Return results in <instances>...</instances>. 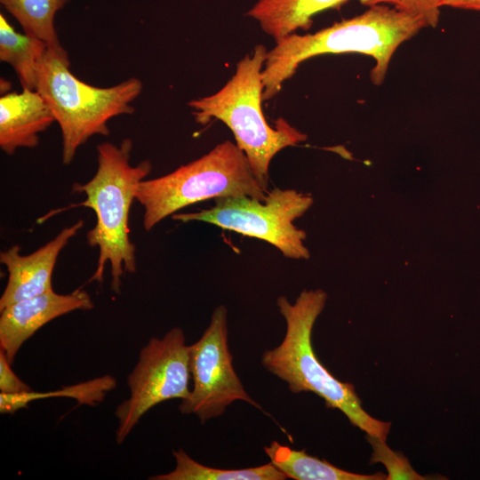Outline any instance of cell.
<instances>
[{
	"label": "cell",
	"instance_id": "1",
	"mask_svg": "<svg viewBox=\"0 0 480 480\" xmlns=\"http://www.w3.org/2000/svg\"><path fill=\"white\" fill-rule=\"evenodd\" d=\"M427 28L420 19L394 6L379 4L357 16L313 34H291L268 51L262 69V100H268L281 90L300 63L322 54L356 52L371 56L375 65L370 79L375 85L386 77L390 60L404 42Z\"/></svg>",
	"mask_w": 480,
	"mask_h": 480
},
{
	"label": "cell",
	"instance_id": "2",
	"mask_svg": "<svg viewBox=\"0 0 480 480\" xmlns=\"http://www.w3.org/2000/svg\"><path fill=\"white\" fill-rule=\"evenodd\" d=\"M326 300L321 289L302 291L293 303L279 296L276 304L286 323L285 335L277 347L263 353L261 364L284 380L291 392L315 393L324 400L326 407L343 412L352 425L386 441L391 423L367 413L354 386L332 375L314 352L312 330Z\"/></svg>",
	"mask_w": 480,
	"mask_h": 480
},
{
	"label": "cell",
	"instance_id": "3",
	"mask_svg": "<svg viewBox=\"0 0 480 480\" xmlns=\"http://www.w3.org/2000/svg\"><path fill=\"white\" fill-rule=\"evenodd\" d=\"M132 149V141L128 138L119 146L99 144L94 176L84 184L76 182L72 187L73 192L86 196L78 205L91 208L96 214V224L86 234L88 244L99 248L97 268L89 282L101 283L105 266L109 263L111 288L116 293L120 292L122 276L136 271V247L129 236V213L140 181L152 169L149 160L131 165Z\"/></svg>",
	"mask_w": 480,
	"mask_h": 480
},
{
	"label": "cell",
	"instance_id": "4",
	"mask_svg": "<svg viewBox=\"0 0 480 480\" xmlns=\"http://www.w3.org/2000/svg\"><path fill=\"white\" fill-rule=\"evenodd\" d=\"M267 52L263 44L256 45L252 55L246 54L238 61L234 76L220 91L188 103L196 123L206 124L215 118L232 131L236 144L245 154L265 192L268 191L272 158L307 139L283 117L272 127L263 115L262 69Z\"/></svg>",
	"mask_w": 480,
	"mask_h": 480
},
{
	"label": "cell",
	"instance_id": "5",
	"mask_svg": "<svg viewBox=\"0 0 480 480\" xmlns=\"http://www.w3.org/2000/svg\"><path fill=\"white\" fill-rule=\"evenodd\" d=\"M68 52L47 47L37 65L36 90L50 107L62 137V163L72 162L77 148L95 134L108 136L111 118L132 114L131 103L142 91V83L131 77L106 88L79 80L69 69Z\"/></svg>",
	"mask_w": 480,
	"mask_h": 480
},
{
	"label": "cell",
	"instance_id": "6",
	"mask_svg": "<svg viewBox=\"0 0 480 480\" xmlns=\"http://www.w3.org/2000/svg\"><path fill=\"white\" fill-rule=\"evenodd\" d=\"M245 154L231 140L175 171L140 181L136 200L144 208L143 227L151 230L167 216L208 199L248 196L265 200Z\"/></svg>",
	"mask_w": 480,
	"mask_h": 480
},
{
	"label": "cell",
	"instance_id": "7",
	"mask_svg": "<svg viewBox=\"0 0 480 480\" xmlns=\"http://www.w3.org/2000/svg\"><path fill=\"white\" fill-rule=\"evenodd\" d=\"M308 194L295 189L275 188L265 200L248 196H223L214 199V205L197 212H176L172 215L182 222L202 221L223 229L263 240L288 259H308L304 244L305 231L294 220L312 205Z\"/></svg>",
	"mask_w": 480,
	"mask_h": 480
},
{
	"label": "cell",
	"instance_id": "8",
	"mask_svg": "<svg viewBox=\"0 0 480 480\" xmlns=\"http://www.w3.org/2000/svg\"><path fill=\"white\" fill-rule=\"evenodd\" d=\"M181 328L173 327L163 338H151L139 354L127 377L130 396L116 409V441L124 443L140 418L158 404L188 398L191 378L189 346Z\"/></svg>",
	"mask_w": 480,
	"mask_h": 480
},
{
	"label": "cell",
	"instance_id": "9",
	"mask_svg": "<svg viewBox=\"0 0 480 480\" xmlns=\"http://www.w3.org/2000/svg\"><path fill=\"white\" fill-rule=\"evenodd\" d=\"M228 311L217 307L201 338L189 346V367L193 387L181 400L182 414H195L201 423L223 414L232 403L244 401L261 409L244 389L233 366L228 342Z\"/></svg>",
	"mask_w": 480,
	"mask_h": 480
},
{
	"label": "cell",
	"instance_id": "10",
	"mask_svg": "<svg viewBox=\"0 0 480 480\" xmlns=\"http://www.w3.org/2000/svg\"><path fill=\"white\" fill-rule=\"evenodd\" d=\"M90 295L77 289L68 294L53 290L12 303L0 310V350L12 364L22 344L50 321L75 310L93 308Z\"/></svg>",
	"mask_w": 480,
	"mask_h": 480
},
{
	"label": "cell",
	"instance_id": "11",
	"mask_svg": "<svg viewBox=\"0 0 480 480\" xmlns=\"http://www.w3.org/2000/svg\"><path fill=\"white\" fill-rule=\"evenodd\" d=\"M84 223L79 220L64 228L53 239L30 254L21 255L19 245L0 253V261L8 271L7 284L0 298V310L17 301L53 290L52 276L58 256Z\"/></svg>",
	"mask_w": 480,
	"mask_h": 480
},
{
	"label": "cell",
	"instance_id": "12",
	"mask_svg": "<svg viewBox=\"0 0 480 480\" xmlns=\"http://www.w3.org/2000/svg\"><path fill=\"white\" fill-rule=\"evenodd\" d=\"M53 122L54 116L40 93L22 89L0 97V148L13 155L20 148H36L38 134Z\"/></svg>",
	"mask_w": 480,
	"mask_h": 480
},
{
	"label": "cell",
	"instance_id": "13",
	"mask_svg": "<svg viewBox=\"0 0 480 480\" xmlns=\"http://www.w3.org/2000/svg\"><path fill=\"white\" fill-rule=\"evenodd\" d=\"M348 1L257 0L246 14L257 20L261 29L277 42L298 29H309L316 13L338 10Z\"/></svg>",
	"mask_w": 480,
	"mask_h": 480
},
{
	"label": "cell",
	"instance_id": "14",
	"mask_svg": "<svg viewBox=\"0 0 480 480\" xmlns=\"http://www.w3.org/2000/svg\"><path fill=\"white\" fill-rule=\"evenodd\" d=\"M270 462L287 478L296 480H386L387 475L376 473L362 475L337 468L324 460L306 452L305 449L293 450L273 441L264 447Z\"/></svg>",
	"mask_w": 480,
	"mask_h": 480
},
{
	"label": "cell",
	"instance_id": "15",
	"mask_svg": "<svg viewBox=\"0 0 480 480\" xmlns=\"http://www.w3.org/2000/svg\"><path fill=\"white\" fill-rule=\"evenodd\" d=\"M47 47L44 41L17 32L0 14V60L14 68L23 89L36 90L37 65Z\"/></svg>",
	"mask_w": 480,
	"mask_h": 480
},
{
	"label": "cell",
	"instance_id": "16",
	"mask_svg": "<svg viewBox=\"0 0 480 480\" xmlns=\"http://www.w3.org/2000/svg\"><path fill=\"white\" fill-rule=\"evenodd\" d=\"M176 465L167 474L150 480H284L287 476L271 462L254 468L223 469L204 466L193 460L182 448L172 451Z\"/></svg>",
	"mask_w": 480,
	"mask_h": 480
},
{
	"label": "cell",
	"instance_id": "17",
	"mask_svg": "<svg viewBox=\"0 0 480 480\" xmlns=\"http://www.w3.org/2000/svg\"><path fill=\"white\" fill-rule=\"evenodd\" d=\"M19 21L24 32L44 41L49 47H61L54 28L56 12L68 0H0Z\"/></svg>",
	"mask_w": 480,
	"mask_h": 480
},
{
	"label": "cell",
	"instance_id": "18",
	"mask_svg": "<svg viewBox=\"0 0 480 480\" xmlns=\"http://www.w3.org/2000/svg\"><path fill=\"white\" fill-rule=\"evenodd\" d=\"M369 443L372 447V463H382L388 475L386 480H424L427 477L420 476L411 466L407 458L391 450L384 440L368 436Z\"/></svg>",
	"mask_w": 480,
	"mask_h": 480
},
{
	"label": "cell",
	"instance_id": "19",
	"mask_svg": "<svg viewBox=\"0 0 480 480\" xmlns=\"http://www.w3.org/2000/svg\"><path fill=\"white\" fill-rule=\"evenodd\" d=\"M361 4L372 6L379 4H391L400 11L423 20L427 27L437 26L443 0H359Z\"/></svg>",
	"mask_w": 480,
	"mask_h": 480
},
{
	"label": "cell",
	"instance_id": "20",
	"mask_svg": "<svg viewBox=\"0 0 480 480\" xmlns=\"http://www.w3.org/2000/svg\"><path fill=\"white\" fill-rule=\"evenodd\" d=\"M11 364L5 354L0 350V393L20 394L31 391V388L13 372Z\"/></svg>",
	"mask_w": 480,
	"mask_h": 480
},
{
	"label": "cell",
	"instance_id": "21",
	"mask_svg": "<svg viewBox=\"0 0 480 480\" xmlns=\"http://www.w3.org/2000/svg\"><path fill=\"white\" fill-rule=\"evenodd\" d=\"M443 6L480 12V0H443Z\"/></svg>",
	"mask_w": 480,
	"mask_h": 480
}]
</instances>
